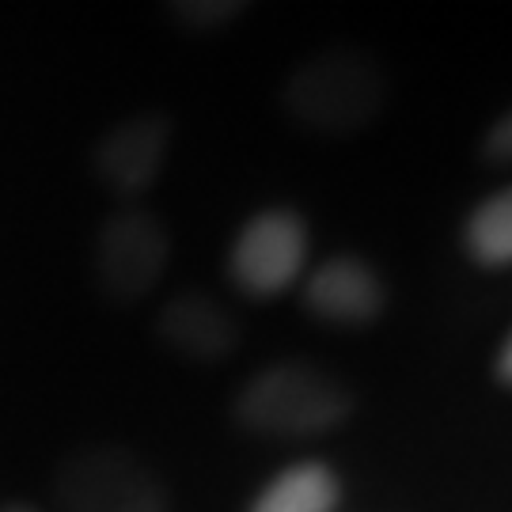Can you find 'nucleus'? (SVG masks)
<instances>
[{"label":"nucleus","instance_id":"obj_1","mask_svg":"<svg viewBox=\"0 0 512 512\" xmlns=\"http://www.w3.org/2000/svg\"><path fill=\"white\" fill-rule=\"evenodd\" d=\"M239 429L270 440H304L338 429L353 414V391L342 380L300 361L255 372L232 403Z\"/></svg>","mask_w":512,"mask_h":512},{"label":"nucleus","instance_id":"obj_2","mask_svg":"<svg viewBox=\"0 0 512 512\" xmlns=\"http://www.w3.org/2000/svg\"><path fill=\"white\" fill-rule=\"evenodd\" d=\"M387 99V76L357 50H327L289 73L281 107L296 126L323 137H346L365 129Z\"/></svg>","mask_w":512,"mask_h":512},{"label":"nucleus","instance_id":"obj_3","mask_svg":"<svg viewBox=\"0 0 512 512\" xmlns=\"http://www.w3.org/2000/svg\"><path fill=\"white\" fill-rule=\"evenodd\" d=\"M61 512H171L160 475L118 444H84L61 459L54 475Z\"/></svg>","mask_w":512,"mask_h":512},{"label":"nucleus","instance_id":"obj_4","mask_svg":"<svg viewBox=\"0 0 512 512\" xmlns=\"http://www.w3.org/2000/svg\"><path fill=\"white\" fill-rule=\"evenodd\" d=\"M167 258L171 239L160 217L137 205H122L103 220L95 236V281L114 304H137L164 277Z\"/></svg>","mask_w":512,"mask_h":512},{"label":"nucleus","instance_id":"obj_5","mask_svg":"<svg viewBox=\"0 0 512 512\" xmlns=\"http://www.w3.org/2000/svg\"><path fill=\"white\" fill-rule=\"evenodd\" d=\"M308 262V224L293 209H266L239 228L228 274L247 296L270 300L293 289Z\"/></svg>","mask_w":512,"mask_h":512},{"label":"nucleus","instance_id":"obj_6","mask_svg":"<svg viewBox=\"0 0 512 512\" xmlns=\"http://www.w3.org/2000/svg\"><path fill=\"white\" fill-rule=\"evenodd\" d=\"M167 148H171L167 114L160 110L129 114L99 137L92 152V171L114 198H141L160 183Z\"/></svg>","mask_w":512,"mask_h":512},{"label":"nucleus","instance_id":"obj_7","mask_svg":"<svg viewBox=\"0 0 512 512\" xmlns=\"http://www.w3.org/2000/svg\"><path fill=\"white\" fill-rule=\"evenodd\" d=\"M304 304L334 327H368L384 311V285L357 255H334L308 277Z\"/></svg>","mask_w":512,"mask_h":512},{"label":"nucleus","instance_id":"obj_8","mask_svg":"<svg viewBox=\"0 0 512 512\" xmlns=\"http://www.w3.org/2000/svg\"><path fill=\"white\" fill-rule=\"evenodd\" d=\"M156 334L167 349H175L186 361H224L239 346V327L213 296L175 293L156 315Z\"/></svg>","mask_w":512,"mask_h":512},{"label":"nucleus","instance_id":"obj_9","mask_svg":"<svg viewBox=\"0 0 512 512\" xmlns=\"http://www.w3.org/2000/svg\"><path fill=\"white\" fill-rule=\"evenodd\" d=\"M338 497H342L338 475L319 459H304L270 478L247 512H334Z\"/></svg>","mask_w":512,"mask_h":512},{"label":"nucleus","instance_id":"obj_10","mask_svg":"<svg viewBox=\"0 0 512 512\" xmlns=\"http://www.w3.org/2000/svg\"><path fill=\"white\" fill-rule=\"evenodd\" d=\"M463 239L478 266H512V186L478 205Z\"/></svg>","mask_w":512,"mask_h":512},{"label":"nucleus","instance_id":"obj_11","mask_svg":"<svg viewBox=\"0 0 512 512\" xmlns=\"http://www.w3.org/2000/svg\"><path fill=\"white\" fill-rule=\"evenodd\" d=\"M171 16L179 19L183 27H194V31H217L224 23H232L247 12V4L239 0H183V4H171L167 8Z\"/></svg>","mask_w":512,"mask_h":512},{"label":"nucleus","instance_id":"obj_12","mask_svg":"<svg viewBox=\"0 0 512 512\" xmlns=\"http://www.w3.org/2000/svg\"><path fill=\"white\" fill-rule=\"evenodd\" d=\"M482 148H486V156H490V160H497V164H509V160H512V110L490 126V133H486V145H482Z\"/></svg>","mask_w":512,"mask_h":512},{"label":"nucleus","instance_id":"obj_13","mask_svg":"<svg viewBox=\"0 0 512 512\" xmlns=\"http://www.w3.org/2000/svg\"><path fill=\"white\" fill-rule=\"evenodd\" d=\"M497 376L512 387V334H509V342L501 346V357H497Z\"/></svg>","mask_w":512,"mask_h":512},{"label":"nucleus","instance_id":"obj_14","mask_svg":"<svg viewBox=\"0 0 512 512\" xmlns=\"http://www.w3.org/2000/svg\"><path fill=\"white\" fill-rule=\"evenodd\" d=\"M0 512H38L35 505H19V501H12V505H0Z\"/></svg>","mask_w":512,"mask_h":512}]
</instances>
